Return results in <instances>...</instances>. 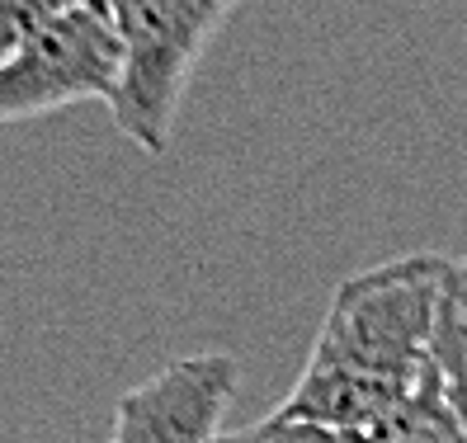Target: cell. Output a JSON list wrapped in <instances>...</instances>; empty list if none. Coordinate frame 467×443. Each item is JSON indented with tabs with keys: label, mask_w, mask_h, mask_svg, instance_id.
<instances>
[{
	"label": "cell",
	"mask_w": 467,
	"mask_h": 443,
	"mask_svg": "<svg viewBox=\"0 0 467 443\" xmlns=\"http://www.w3.org/2000/svg\"><path fill=\"white\" fill-rule=\"evenodd\" d=\"M453 260L401 255L345 279L279 415L359 438L420 392Z\"/></svg>",
	"instance_id": "1"
},
{
	"label": "cell",
	"mask_w": 467,
	"mask_h": 443,
	"mask_svg": "<svg viewBox=\"0 0 467 443\" xmlns=\"http://www.w3.org/2000/svg\"><path fill=\"white\" fill-rule=\"evenodd\" d=\"M123 47V76L109 99L114 128L147 156H166L199 57L241 0H99Z\"/></svg>",
	"instance_id": "2"
},
{
	"label": "cell",
	"mask_w": 467,
	"mask_h": 443,
	"mask_svg": "<svg viewBox=\"0 0 467 443\" xmlns=\"http://www.w3.org/2000/svg\"><path fill=\"white\" fill-rule=\"evenodd\" d=\"M123 76V47L104 5L90 0L57 29L24 43L0 62V123H24L71 108L80 99H114Z\"/></svg>",
	"instance_id": "3"
},
{
	"label": "cell",
	"mask_w": 467,
	"mask_h": 443,
	"mask_svg": "<svg viewBox=\"0 0 467 443\" xmlns=\"http://www.w3.org/2000/svg\"><path fill=\"white\" fill-rule=\"evenodd\" d=\"M241 364L232 354L175 358L114 406L109 443H217L227 429V406L236 397Z\"/></svg>",
	"instance_id": "4"
},
{
	"label": "cell",
	"mask_w": 467,
	"mask_h": 443,
	"mask_svg": "<svg viewBox=\"0 0 467 443\" xmlns=\"http://www.w3.org/2000/svg\"><path fill=\"white\" fill-rule=\"evenodd\" d=\"M430 368H434V382L444 392V401L467 425V264H453L449 283H444L434 345H430Z\"/></svg>",
	"instance_id": "5"
},
{
	"label": "cell",
	"mask_w": 467,
	"mask_h": 443,
	"mask_svg": "<svg viewBox=\"0 0 467 443\" xmlns=\"http://www.w3.org/2000/svg\"><path fill=\"white\" fill-rule=\"evenodd\" d=\"M349 443H467V425L444 401V392H439V382H434V368H430L416 397L406 406H397L382 425H373L368 434L349 438Z\"/></svg>",
	"instance_id": "6"
},
{
	"label": "cell",
	"mask_w": 467,
	"mask_h": 443,
	"mask_svg": "<svg viewBox=\"0 0 467 443\" xmlns=\"http://www.w3.org/2000/svg\"><path fill=\"white\" fill-rule=\"evenodd\" d=\"M80 5H90V0H0V62L15 57L38 34L57 29Z\"/></svg>",
	"instance_id": "7"
},
{
	"label": "cell",
	"mask_w": 467,
	"mask_h": 443,
	"mask_svg": "<svg viewBox=\"0 0 467 443\" xmlns=\"http://www.w3.org/2000/svg\"><path fill=\"white\" fill-rule=\"evenodd\" d=\"M217 443H349L345 434L336 429H321V425H307V420H288V415H265V420L245 425V429H227Z\"/></svg>",
	"instance_id": "8"
},
{
	"label": "cell",
	"mask_w": 467,
	"mask_h": 443,
	"mask_svg": "<svg viewBox=\"0 0 467 443\" xmlns=\"http://www.w3.org/2000/svg\"><path fill=\"white\" fill-rule=\"evenodd\" d=\"M462 264H467V260H462Z\"/></svg>",
	"instance_id": "9"
}]
</instances>
